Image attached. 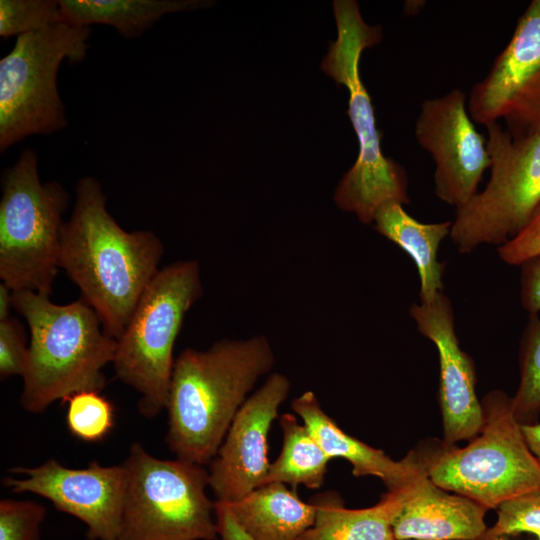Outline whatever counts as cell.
<instances>
[{
  "mask_svg": "<svg viewBox=\"0 0 540 540\" xmlns=\"http://www.w3.org/2000/svg\"><path fill=\"white\" fill-rule=\"evenodd\" d=\"M163 252L154 232H128L117 223L96 178L78 181L72 214L61 232L59 267L98 314L104 331L116 340L159 271Z\"/></svg>",
  "mask_w": 540,
  "mask_h": 540,
  "instance_id": "obj_1",
  "label": "cell"
},
{
  "mask_svg": "<svg viewBox=\"0 0 540 540\" xmlns=\"http://www.w3.org/2000/svg\"><path fill=\"white\" fill-rule=\"evenodd\" d=\"M274 363L271 344L262 335L183 350L174 362L166 406V443L176 458L209 465L236 414Z\"/></svg>",
  "mask_w": 540,
  "mask_h": 540,
  "instance_id": "obj_2",
  "label": "cell"
},
{
  "mask_svg": "<svg viewBox=\"0 0 540 540\" xmlns=\"http://www.w3.org/2000/svg\"><path fill=\"white\" fill-rule=\"evenodd\" d=\"M12 307L29 329L20 396L26 411L42 413L57 400L106 386L103 368L113 362L117 340L87 302L58 305L48 295L19 290L13 291Z\"/></svg>",
  "mask_w": 540,
  "mask_h": 540,
  "instance_id": "obj_3",
  "label": "cell"
},
{
  "mask_svg": "<svg viewBox=\"0 0 540 540\" xmlns=\"http://www.w3.org/2000/svg\"><path fill=\"white\" fill-rule=\"evenodd\" d=\"M333 9L337 39L330 43L321 69L347 88V113L359 144L357 159L340 180L334 202L340 209L354 213L363 224H371L381 206L410 203L408 176L403 166L382 152V133L377 129L374 106L360 75L361 55L381 42L382 29L363 20L354 0H335Z\"/></svg>",
  "mask_w": 540,
  "mask_h": 540,
  "instance_id": "obj_4",
  "label": "cell"
},
{
  "mask_svg": "<svg viewBox=\"0 0 540 540\" xmlns=\"http://www.w3.org/2000/svg\"><path fill=\"white\" fill-rule=\"evenodd\" d=\"M202 294L196 260H179L159 269L117 339L115 375L140 395L138 410L146 418L166 409L174 345L186 313Z\"/></svg>",
  "mask_w": 540,
  "mask_h": 540,
  "instance_id": "obj_5",
  "label": "cell"
},
{
  "mask_svg": "<svg viewBox=\"0 0 540 540\" xmlns=\"http://www.w3.org/2000/svg\"><path fill=\"white\" fill-rule=\"evenodd\" d=\"M1 185L0 279L12 291L50 296L70 196L57 181L41 182L31 148L4 171Z\"/></svg>",
  "mask_w": 540,
  "mask_h": 540,
  "instance_id": "obj_6",
  "label": "cell"
},
{
  "mask_svg": "<svg viewBox=\"0 0 540 540\" xmlns=\"http://www.w3.org/2000/svg\"><path fill=\"white\" fill-rule=\"evenodd\" d=\"M484 424L463 448L443 443L431 460L430 480L487 509L540 490V463L529 449L511 398L493 390L482 400Z\"/></svg>",
  "mask_w": 540,
  "mask_h": 540,
  "instance_id": "obj_7",
  "label": "cell"
},
{
  "mask_svg": "<svg viewBox=\"0 0 540 540\" xmlns=\"http://www.w3.org/2000/svg\"><path fill=\"white\" fill-rule=\"evenodd\" d=\"M123 465L127 481L118 540H215V502L208 469L159 459L138 442Z\"/></svg>",
  "mask_w": 540,
  "mask_h": 540,
  "instance_id": "obj_8",
  "label": "cell"
},
{
  "mask_svg": "<svg viewBox=\"0 0 540 540\" xmlns=\"http://www.w3.org/2000/svg\"><path fill=\"white\" fill-rule=\"evenodd\" d=\"M89 27L60 23L16 37L0 59V151L31 135L63 130L68 121L57 88L63 61L86 57Z\"/></svg>",
  "mask_w": 540,
  "mask_h": 540,
  "instance_id": "obj_9",
  "label": "cell"
},
{
  "mask_svg": "<svg viewBox=\"0 0 540 540\" xmlns=\"http://www.w3.org/2000/svg\"><path fill=\"white\" fill-rule=\"evenodd\" d=\"M490 178L485 188L456 208L450 238L462 254L498 247L519 233L540 207V130L513 138L500 124H487Z\"/></svg>",
  "mask_w": 540,
  "mask_h": 540,
  "instance_id": "obj_10",
  "label": "cell"
},
{
  "mask_svg": "<svg viewBox=\"0 0 540 540\" xmlns=\"http://www.w3.org/2000/svg\"><path fill=\"white\" fill-rule=\"evenodd\" d=\"M474 123L503 120L513 138L540 130V0L519 17L506 47L467 101Z\"/></svg>",
  "mask_w": 540,
  "mask_h": 540,
  "instance_id": "obj_11",
  "label": "cell"
},
{
  "mask_svg": "<svg viewBox=\"0 0 540 540\" xmlns=\"http://www.w3.org/2000/svg\"><path fill=\"white\" fill-rule=\"evenodd\" d=\"M3 485L14 493H33L81 520L88 540H118L126 491L122 464L102 466L92 461L73 469L49 459L36 467H15Z\"/></svg>",
  "mask_w": 540,
  "mask_h": 540,
  "instance_id": "obj_12",
  "label": "cell"
},
{
  "mask_svg": "<svg viewBox=\"0 0 540 540\" xmlns=\"http://www.w3.org/2000/svg\"><path fill=\"white\" fill-rule=\"evenodd\" d=\"M467 101L459 89L427 99L415 122L417 142L435 162V194L456 208L478 192L491 163L486 138L476 129Z\"/></svg>",
  "mask_w": 540,
  "mask_h": 540,
  "instance_id": "obj_13",
  "label": "cell"
},
{
  "mask_svg": "<svg viewBox=\"0 0 540 540\" xmlns=\"http://www.w3.org/2000/svg\"><path fill=\"white\" fill-rule=\"evenodd\" d=\"M290 387L286 375L270 373L236 414L208 465L209 487L216 501L235 502L263 485L270 465L268 435Z\"/></svg>",
  "mask_w": 540,
  "mask_h": 540,
  "instance_id": "obj_14",
  "label": "cell"
},
{
  "mask_svg": "<svg viewBox=\"0 0 540 540\" xmlns=\"http://www.w3.org/2000/svg\"><path fill=\"white\" fill-rule=\"evenodd\" d=\"M409 314L418 331L438 351V399L443 419V443L452 446L458 441L473 439L483 427L484 413L475 391V365L460 347L449 298L441 292L430 302L413 303Z\"/></svg>",
  "mask_w": 540,
  "mask_h": 540,
  "instance_id": "obj_15",
  "label": "cell"
},
{
  "mask_svg": "<svg viewBox=\"0 0 540 540\" xmlns=\"http://www.w3.org/2000/svg\"><path fill=\"white\" fill-rule=\"evenodd\" d=\"M291 407L331 459L347 460L352 465V474L356 477L380 478L388 491L404 488L428 472L437 450H413L402 460L395 461L382 450L345 433L322 409L312 391L296 397Z\"/></svg>",
  "mask_w": 540,
  "mask_h": 540,
  "instance_id": "obj_16",
  "label": "cell"
},
{
  "mask_svg": "<svg viewBox=\"0 0 540 540\" xmlns=\"http://www.w3.org/2000/svg\"><path fill=\"white\" fill-rule=\"evenodd\" d=\"M488 509L474 500L449 494L423 475L392 522L395 540H480L487 532Z\"/></svg>",
  "mask_w": 540,
  "mask_h": 540,
  "instance_id": "obj_17",
  "label": "cell"
},
{
  "mask_svg": "<svg viewBox=\"0 0 540 540\" xmlns=\"http://www.w3.org/2000/svg\"><path fill=\"white\" fill-rule=\"evenodd\" d=\"M422 474L408 486L387 491L374 506L346 508L335 492L315 496L313 525L298 540H394L392 522L414 493Z\"/></svg>",
  "mask_w": 540,
  "mask_h": 540,
  "instance_id": "obj_18",
  "label": "cell"
},
{
  "mask_svg": "<svg viewBox=\"0 0 540 540\" xmlns=\"http://www.w3.org/2000/svg\"><path fill=\"white\" fill-rule=\"evenodd\" d=\"M223 504L251 540H298L313 525L316 514L311 502L302 501L295 491L278 482Z\"/></svg>",
  "mask_w": 540,
  "mask_h": 540,
  "instance_id": "obj_19",
  "label": "cell"
},
{
  "mask_svg": "<svg viewBox=\"0 0 540 540\" xmlns=\"http://www.w3.org/2000/svg\"><path fill=\"white\" fill-rule=\"evenodd\" d=\"M374 229L403 249L416 265L420 302H430L443 292L444 263L438 259L441 242L450 237L452 221L423 223L399 203H387L375 213Z\"/></svg>",
  "mask_w": 540,
  "mask_h": 540,
  "instance_id": "obj_20",
  "label": "cell"
},
{
  "mask_svg": "<svg viewBox=\"0 0 540 540\" xmlns=\"http://www.w3.org/2000/svg\"><path fill=\"white\" fill-rule=\"evenodd\" d=\"M63 21L78 27L103 24L123 37H140L167 14L211 5L199 0H59Z\"/></svg>",
  "mask_w": 540,
  "mask_h": 540,
  "instance_id": "obj_21",
  "label": "cell"
},
{
  "mask_svg": "<svg viewBox=\"0 0 540 540\" xmlns=\"http://www.w3.org/2000/svg\"><path fill=\"white\" fill-rule=\"evenodd\" d=\"M279 423L283 436L281 452L270 463L263 485L278 482L292 487L320 488L331 458L294 414H282Z\"/></svg>",
  "mask_w": 540,
  "mask_h": 540,
  "instance_id": "obj_22",
  "label": "cell"
},
{
  "mask_svg": "<svg viewBox=\"0 0 540 540\" xmlns=\"http://www.w3.org/2000/svg\"><path fill=\"white\" fill-rule=\"evenodd\" d=\"M520 381L511 398L521 425L533 424L540 413V317L529 315L519 345Z\"/></svg>",
  "mask_w": 540,
  "mask_h": 540,
  "instance_id": "obj_23",
  "label": "cell"
},
{
  "mask_svg": "<svg viewBox=\"0 0 540 540\" xmlns=\"http://www.w3.org/2000/svg\"><path fill=\"white\" fill-rule=\"evenodd\" d=\"M63 402L67 404V428L75 438L85 442H98L113 429L114 406L100 391H80Z\"/></svg>",
  "mask_w": 540,
  "mask_h": 540,
  "instance_id": "obj_24",
  "label": "cell"
},
{
  "mask_svg": "<svg viewBox=\"0 0 540 540\" xmlns=\"http://www.w3.org/2000/svg\"><path fill=\"white\" fill-rule=\"evenodd\" d=\"M64 23L59 0H1L0 36L9 38Z\"/></svg>",
  "mask_w": 540,
  "mask_h": 540,
  "instance_id": "obj_25",
  "label": "cell"
},
{
  "mask_svg": "<svg viewBox=\"0 0 540 540\" xmlns=\"http://www.w3.org/2000/svg\"><path fill=\"white\" fill-rule=\"evenodd\" d=\"M527 532L540 540V490L524 493L497 507V521L487 533L495 536Z\"/></svg>",
  "mask_w": 540,
  "mask_h": 540,
  "instance_id": "obj_26",
  "label": "cell"
},
{
  "mask_svg": "<svg viewBox=\"0 0 540 540\" xmlns=\"http://www.w3.org/2000/svg\"><path fill=\"white\" fill-rule=\"evenodd\" d=\"M46 508L28 500L0 501V540H39Z\"/></svg>",
  "mask_w": 540,
  "mask_h": 540,
  "instance_id": "obj_27",
  "label": "cell"
},
{
  "mask_svg": "<svg viewBox=\"0 0 540 540\" xmlns=\"http://www.w3.org/2000/svg\"><path fill=\"white\" fill-rule=\"evenodd\" d=\"M29 344L23 324L14 317L0 321V377L23 376Z\"/></svg>",
  "mask_w": 540,
  "mask_h": 540,
  "instance_id": "obj_28",
  "label": "cell"
},
{
  "mask_svg": "<svg viewBox=\"0 0 540 540\" xmlns=\"http://www.w3.org/2000/svg\"><path fill=\"white\" fill-rule=\"evenodd\" d=\"M497 252L504 263L513 266L540 256V207L524 228L499 246Z\"/></svg>",
  "mask_w": 540,
  "mask_h": 540,
  "instance_id": "obj_29",
  "label": "cell"
},
{
  "mask_svg": "<svg viewBox=\"0 0 540 540\" xmlns=\"http://www.w3.org/2000/svg\"><path fill=\"white\" fill-rule=\"evenodd\" d=\"M520 303L528 315L540 312V256L520 266Z\"/></svg>",
  "mask_w": 540,
  "mask_h": 540,
  "instance_id": "obj_30",
  "label": "cell"
},
{
  "mask_svg": "<svg viewBox=\"0 0 540 540\" xmlns=\"http://www.w3.org/2000/svg\"><path fill=\"white\" fill-rule=\"evenodd\" d=\"M215 518L221 540H251L235 521L227 506L215 501Z\"/></svg>",
  "mask_w": 540,
  "mask_h": 540,
  "instance_id": "obj_31",
  "label": "cell"
},
{
  "mask_svg": "<svg viewBox=\"0 0 540 540\" xmlns=\"http://www.w3.org/2000/svg\"><path fill=\"white\" fill-rule=\"evenodd\" d=\"M527 445L540 463V423L522 425Z\"/></svg>",
  "mask_w": 540,
  "mask_h": 540,
  "instance_id": "obj_32",
  "label": "cell"
},
{
  "mask_svg": "<svg viewBox=\"0 0 540 540\" xmlns=\"http://www.w3.org/2000/svg\"><path fill=\"white\" fill-rule=\"evenodd\" d=\"M12 294L13 291L4 283L0 284V321L10 317V309H12Z\"/></svg>",
  "mask_w": 540,
  "mask_h": 540,
  "instance_id": "obj_33",
  "label": "cell"
},
{
  "mask_svg": "<svg viewBox=\"0 0 540 540\" xmlns=\"http://www.w3.org/2000/svg\"><path fill=\"white\" fill-rule=\"evenodd\" d=\"M425 3H426L425 1H421V0L420 1H417V0L407 1L404 5L405 12L408 15H415L423 8Z\"/></svg>",
  "mask_w": 540,
  "mask_h": 540,
  "instance_id": "obj_34",
  "label": "cell"
},
{
  "mask_svg": "<svg viewBox=\"0 0 540 540\" xmlns=\"http://www.w3.org/2000/svg\"><path fill=\"white\" fill-rule=\"evenodd\" d=\"M480 540H506V539L504 536H495L486 532L485 535Z\"/></svg>",
  "mask_w": 540,
  "mask_h": 540,
  "instance_id": "obj_35",
  "label": "cell"
},
{
  "mask_svg": "<svg viewBox=\"0 0 540 540\" xmlns=\"http://www.w3.org/2000/svg\"><path fill=\"white\" fill-rule=\"evenodd\" d=\"M395 540V539H394Z\"/></svg>",
  "mask_w": 540,
  "mask_h": 540,
  "instance_id": "obj_36",
  "label": "cell"
}]
</instances>
